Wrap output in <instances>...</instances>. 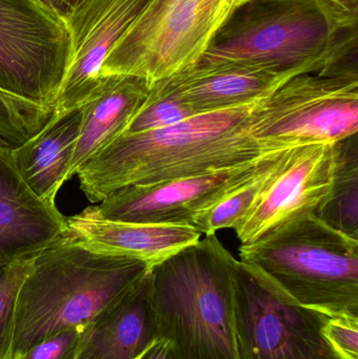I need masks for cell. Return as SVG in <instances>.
<instances>
[{
	"label": "cell",
	"instance_id": "9c48e42d",
	"mask_svg": "<svg viewBox=\"0 0 358 359\" xmlns=\"http://www.w3.org/2000/svg\"><path fill=\"white\" fill-rule=\"evenodd\" d=\"M71 56L62 17L38 0H0V90L54 107Z\"/></svg>",
	"mask_w": 358,
	"mask_h": 359
},
{
	"label": "cell",
	"instance_id": "f1b7e54d",
	"mask_svg": "<svg viewBox=\"0 0 358 359\" xmlns=\"http://www.w3.org/2000/svg\"><path fill=\"white\" fill-rule=\"evenodd\" d=\"M38 1L41 2V4H43V6H46V8H48V10L52 11V12L56 13V14H58L56 8H55V4L54 1H53V0H38ZM59 16H60V15H59Z\"/></svg>",
	"mask_w": 358,
	"mask_h": 359
},
{
	"label": "cell",
	"instance_id": "30bf717a",
	"mask_svg": "<svg viewBox=\"0 0 358 359\" xmlns=\"http://www.w3.org/2000/svg\"><path fill=\"white\" fill-rule=\"evenodd\" d=\"M275 154L197 176L126 186L84 211L106 221L191 225L195 213L212 206L229 190L250 178Z\"/></svg>",
	"mask_w": 358,
	"mask_h": 359
},
{
	"label": "cell",
	"instance_id": "d6986e66",
	"mask_svg": "<svg viewBox=\"0 0 358 359\" xmlns=\"http://www.w3.org/2000/svg\"><path fill=\"white\" fill-rule=\"evenodd\" d=\"M292 149L271 156L256 174L229 190L212 206L195 213L191 225L204 236H212L221 229H239Z\"/></svg>",
	"mask_w": 358,
	"mask_h": 359
},
{
	"label": "cell",
	"instance_id": "5b68a950",
	"mask_svg": "<svg viewBox=\"0 0 358 359\" xmlns=\"http://www.w3.org/2000/svg\"><path fill=\"white\" fill-rule=\"evenodd\" d=\"M240 262L298 305L329 318H358V238L315 213L291 219L241 244Z\"/></svg>",
	"mask_w": 358,
	"mask_h": 359
},
{
	"label": "cell",
	"instance_id": "3957f363",
	"mask_svg": "<svg viewBox=\"0 0 358 359\" xmlns=\"http://www.w3.org/2000/svg\"><path fill=\"white\" fill-rule=\"evenodd\" d=\"M235 259L216 234L149 270L158 337L172 359H240L235 322Z\"/></svg>",
	"mask_w": 358,
	"mask_h": 359
},
{
	"label": "cell",
	"instance_id": "cb8c5ba5",
	"mask_svg": "<svg viewBox=\"0 0 358 359\" xmlns=\"http://www.w3.org/2000/svg\"><path fill=\"white\" fill-rule=\"evenodd\" d=\"M92 328H69L54 333L13 359H79Z\"/></svg>",
	"mask_w": 358,
	"mask_h": 359
},
{
	"label": "cell",
	"instance_id": "e0dca14e",
	"mask_svg": "<svg viewBox=\"0 0 358 359\" xmlns=\"http://www.w3.org/2000/svg\"><path fill=\"white\" fill-rule=\"evenodd\" d=\"M81 119L80 107L63 113L55 111L40 132L12 149L21 179L42 200L55 202L61 186L69 180Z\"/></svg>",
	"mask_w": 358,
	"mask_h": 359
},
{
	"label": "cell",
	"instance_id": "7402d4cb",
	"mask_svg": "<svg viewBox=\"0 0 358 359\" xmlns=\"http://www.w3.org/2000/svg\"><path fill=\"white\" fill-rule=\"evenodd\" d=\"M193 116L197 115L174 97L158 94L151 88L146 100L122 135L164 130Z\"/></svg>",
	"mask_w": 358,
	"mask_h": 359
},
{
	"label": "cell",
	"instance_id": "f546056e",
	"mask_svg": "<svg viewBox=\"0 0 358 359\" xmlns=\"http://www.w3.org/2000/svg\"><path fill=\"white\" fill-rule=\"evenodd\" d=\"M248 0H244L243 4H245V2H247Z\"/></svg>",
	"mask_w": 358,
	"mask_h": 359
},
{
	"label": "cell",
	"instance_id": "484cf974",
	"mask_svg": "<svg viewBox=\"0 0 358 359\" xmlns=\"http://www.w3.org/2000/svg\"><path fill=\"white\" fill-rule=\"evenodd\" d=\"M334 33L357 29L358 0H315Z\"/></svg>",
	"mask_w": 358,
	"mask_h": 359
},
{
	"label": "cell",
	"instance_id": "277c9868",
	"mask_svg": "<svg viewBox=\"0 0 358 359\" xmlns=\"http://www.w3.org/2000/svg\"><path fill=\"white\" fill-rule=\"evenodd\" d=\"M357 29L334 33L315 0H248L193 67L357 73Z\"/></svg>",
	"mask_w": 358,
	"mask_h": 359
},
{
	"label": "cell",
	"instance_id": "603a6c76",
	"mask_svg": "<svg viewBox=\"0 0 358 359\" xmlns=\"http://www.w3.org/2000/svg\"><path fill=\"white\" fill-rule=\"evenodd\" d=\"M34 259L0 267V359H13L15 306L21 285L31 269Z\"/></svg>",
	"mask_w": 358,
	"mask_h": 359
},
{
	"label": "cell",
	"instance_id": "7c38bea8",
	"mask_svg": "<svg viewBox=\"0 0 358 359\" xmlns=\"http://www.w3.org/2000/svg\"><path fill=\"white\" fill-rule=\"evenodd\" d=\"M334 168L336 143L292 149L254 210L235 230L241 244H249L291 219L315 213L329 194Z\"/></svg>",
	"mask_w": 358,
	"mask_h": 359
},
{
	"label": "cell",
	"instance_id": "5bb4252c",
	"mask_svg": "<svg viewBox=\"0 0 358 359\" xmlns=\"http://www.w3.org/2000/svg\"><path fill=\"white\" fill-rule=\"evenodd\" d=\"M298 75L249 67H193L156 82L151 88L174 97L195 115H202L266 98Z\"/></svg>",
	"mask_w": 358,
	"mask_h": 359
},
{
	"label": "cell",
	"instance_id": "44dd1931",
	"mask_svg": "<svg viewBox=\"0 0 358 359\" xmlns=\"http://www.w3.org/2000/svg\"><path fill=\"white\" fill-rule=\"evenodd\" d=\"M54 107H43L0 90V140L20 147L46 126Z\"/></svg>",
	"mask_w": 358,
	"mask_h": 359
},
{
	"label": "cell",
	"instance_id": "8fae6325",
	"mask_svg": "<svg viewBox=\"0 0 358 359\" xmlns=\"http://www.w3.org/2000/svg\"><path fill=\"white\" fill-rule=\"evenodd\" d=\"M151 0H81L63 20L71 56L55 102L58 113L81 107L100 80L105 58Z\"/></svg>",
	"mask_w": 358,
	"mask_h": 359
},
{
	"label": "cell",
	"instance_id": "ba28073f",
	"mask_svg": "<svg viewBox=\"0 0 358 359\" xmlns=\"http://www.w3.org/2000/svg\"><path fill=\"white\" fill-rule=\"evenodd\" d=\"M258 117L254 137L275 151L338 142L358 132V77L296 76L265 99Z\"/></svg>",
	"mask_w": 358,
	"mask_h": 359
},
{
	"label": "cell",
	"instance_id": "7a4b0ae2",
	"mask_svg": "<svg viewBox=\"0 0 358 359\" xmlns=\"http://www.w3.org/2000/svg\"><path fill=\"white\" fill-rule=\"evenodd\" d=\"M151 267L64 238L34 259L15 306L13 358L54 333L104 320Z\"/></svg>",
	"mask_w": 358,
	"mask_h": 359
},
{
	"label": "cell",
	"instance_id": "52a82bcc",
	"mask_svg": "<svg viewBox=\"0 0 358 359\" xmlns=\"http://www.w3.org/2000/svg\"><path fill=\"white\" fill-rule=\"evenodd\" d=\"M329 316L298 305L237 262L235 322L240 359H340L324 337Z\"/></svg>",
	"mask_w": 358,
	"mask_h": 359
},
{
	"label": "cell",
	"instance_id": "d4e9b609",
	"mask_svg": "<svg viewBox=\"0 0 358 359\" xmlns=\"http://www.w3.org/2000/svg\"><path fill=\"white\" fill-rule=\"evenodd\" d=\"M324 337L340 359H358V318H329Z\"/></svg>",
	"mask_w": 358,
	"mask_h": 359
},
{
	"label": "cell",
	"instance_id": "83f0119b",
	"mask_svg": "<svg viewBox=\"0 0 358 359\" xmlns=\"http://www.w3.org/2000/svg\"><path fill=\"white\" fill-rule=\"evenodd\" d=\"M57 12L61 17H64L67 13L71 12L81 0H53Z\"/></svg>",
	"mask_w": 358,
	"mask_h": 359
},
{
	"label": "cell",
	"instance_id": "8992f818",
	"mask_svg": "<svg viewBox=\"0 0 358 359\" xmlns=\"http://www.w3.org/2000/svg\"><path fill=\"white\" fill-rule=\"evenodd\" d=\"M244 0H151L118 40L101 76L142 78L151 86L200 60Z\"/></svg>",
	"mask_w": 358,
	"mask_h": 359
},
{
	"label": "cell",
	"instance_id": "9a60e30c",
	"mask_svg": "<svg viewBox=\"0 0 358 359\" xmlns=\"http://www.w3.org/2000/svg\"><path fill=\"white\" fill-rule=\"evenodd\" d=\"M67 219L64 238L99 252L141 259L151 268L203 236L191 225L106 221L84 210Z\"/></svg>",
	"mask_w": 358,
	"mask_h": 359
},
{
	"label": "cell",
	"instance_id": "6da1fadb",
	"mask_svg": "<svg viewBox=\"0 0 358 359\" xmlns=\"http://www.w3.org/2000/svg\"><path fill=\"white\" fill-rule=\"evenodd\" d=\"M266 98L193 116L164 130L121 135L78 170L80 187L97 204L126 186L197 176L281 151L254 136Z\"/></svg>",
	"mask_w": 358,
	"mask_h": 359
},
{
	"label": "cell",
	"instance_id": "ffe728a7",
	"mask_svg": "<svg viewBox=\"0 0 358 359\" xmlns=\"http://www.w3.org/2000/svg\"><path fill=\"white\" fill-rule=\"evenodd\" d=\"M315 213L328 225L358 238L357 134L336 143L331 189Z\"/></svg>",
	"mask_w": 358,
	"mask_h": 359
},
{
	"label": "cell",
	"instance_id": "ac0fdd59",
	"mask_svg": "<svg viewBox=\"0 0 358 359\" xmlns=\"http://www.w3.org/2000/svg\"><path fill=\"white\" fill-rule=\"evenodd\" d=\"M156 339L149 271L125 299L92 329L79 359H136Z\"/></svg>",
	"mask_w": 358,
	"mask_h": 359
},
{
	"label": "cell",
	"instance_id": "4fadbf2b",
	"mask_svg": "<svg viewBox=\"0 0 358 359\" xmlns=\"http://www.w3.org/2000/svg\"><path fill=\"white\" fill-rule=\"evenodd\" d=\"M67 217L23 182L0 140V267L34 259L67 233Z\"/></svg>",
	"mask_w": 358,
	"mask_h": 359
},
{
	"label": "cell",
	"instance_id": "2e32d148",
	"mask_svg": "<svg viewBox=\"0 0 358 359\" xmlns=\"http://www.w3.org/2000/svg\"><path fill=\"white\" fill-rule=\"evenodd\" d=\"M151 90L142 78L101 76L98 84L80 107L82 119L69 180L95 155L125 132Z\"/></svg>",
	"mask_w": 358,
	"mask_h": 359
},
{
	"label": "cell",
	"instance_id": "4316f807",
	"mask_svg": "<svg viewBox=\"0 0 358 359\" xmlns=\"http://www.w3.org/2000/svg\"><path fill=\"white\" fill-rule=\"evenodd\" d=\"M136 359H172V358L167 343L158 337L149 343L138 354Z\"/></svg>",
	"mask_w": 358,
	"mask_h": 359
}]
</instances>
